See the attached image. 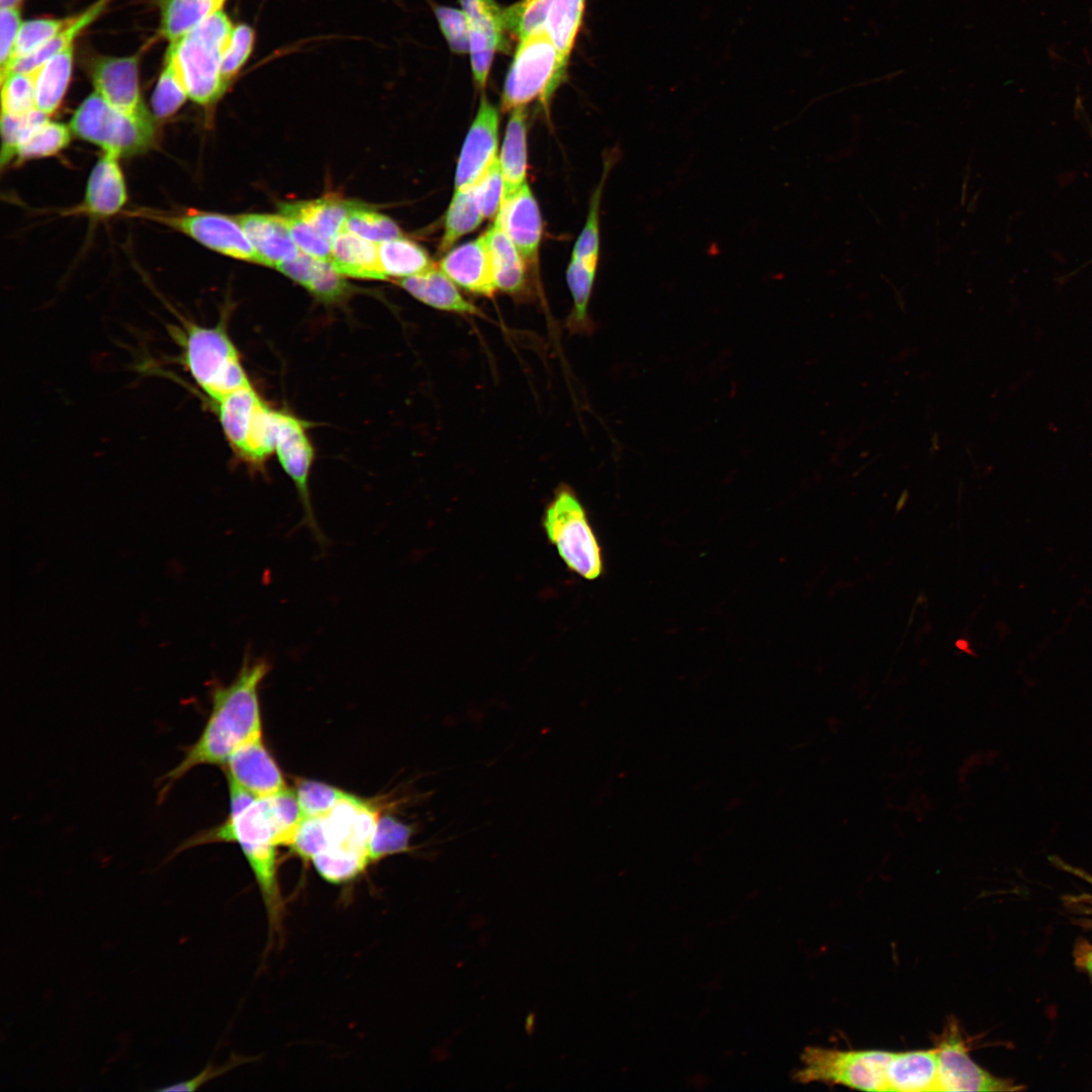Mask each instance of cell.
<instances>
[{
  "label": "cell",
  "mask_w": 1092,
  "mask_h": 1092,
  "mask_svg": "<svg viewBox=\"0 0 1092 1092\" xmlns=\"http://www.w3.org/2000/svg\"><path fill=\"white\" fill-rule=\"evenodd\" d=\"M271 668L265 657L246 651L235 678L228 685L215 681L210 689L211 709L197 740L187 746L180 762L158 782V801L200 765H225L231 755L262 735L259 691Z\"/></svg>",
  "instance_id": "1"
},
{
  "label": "cell",
  "mask_w": 1092,
  "mask_h": 1092,
  "mask_svg": "<svg viewBox=\"0 0 1092 1092\" xmlns=\"http://www.w3.org/2000/svg\"><path fill=\"white\" fill-rule=\"evenodd\" d=\"M230 811L223 822L183 841L170 855L207 843L234 842L240 845L257 881L270 931L278 932L283 917V900L278 883V845L283 834L270 798H257L228 779Z\"/></svg>",
  "instance_id": "2"
},
{
  "label": "cell",
  "mask_w": 1092,
  "mask_h": 1092,
  "mask_svg": "<svg viewBox=\"0 0 1092 1092\" xmlns=\"http://www.w3.org/2000/svg\"><path fill=\"white\" fill-rule=\"evenodd\" d=\"M178 340L183 364L211 402L250 385L239 354L220 326L184 324Z\"/></svg>",
  "instance_id": "3"
},
{
  "label": "cell",
  "mask_w": 1092,
  "mask_h": 1092,
  "mask_svg": "<svg viewBox=\"0 0 1092 1092\" xmlns=\"http://www.w3.org/2000/svg\"><path fill=\"white\" fill-rule=\"evenodd\" d=\"M234 27L222 9L176 40L189 99L199 105L214 104L229 88L221 66Z\"/></svg>",
  "instance_id": "4"
},
{
  "label": "cell",
  "mask_w": 1092,
  "mask_h": 1092,
  "mask_svg": "<svg viewBox=\"0 0 1092 1092\" xmlns=\"http://www.w3.org/2000/svg\"><path fill=\"white\" fill-rule=\"evenodd\" d=\"M567 64L568 59L545 30L519 40L504 83L503 110L511 111L533 101L546 104L564 80Z\"/></svg>",
  "instance_id": "5"
},
{
  "label": "cell",
  "mask_w": 1092,
  "mask_h": 1092,
  "mask_svg": "<svg viewBox=\"0 0 1092 1092\" xmlns=\"http://www.w3.org/2000/svg\"><path fill=\"white\" fill-rule=\"evenodd\" d=\"M156 121L153 114L124 113L93 92L75 110L69 125L75 136L122 158L145 153L154 146Z\"/></svg>",
  "instance_id": "6"
},
{
  "label": "cell",
  "mask_w": 1092,
  "mask_h": 1092,
  "mask_svg": "<svg viewBox=\"0 0 1092 1092\" xmlns=\"http://www.w3.org/2000/svg\"><path fill=\"white\" fill-rule=\"evenodd\" d=\"M543 528L566 566L585 579L603 572V556L587 514L575 492L561 485L543 515Z\"/></svg>",
  "instance_id": "7"
},
{
  "label": "cell",
  "mask_w": 1092,
  "mask_h": 1092,
  "mask_svg": "<svg viewBox=\"0 0 1092 1092\" xmlns=\"http://www.w3.org/2000/svg\"><path fill=\"white\" fill-rule=\"evenodd\" d=\"M893 1052L883 1050H838L807 1048L800 1082H819L862 1091H888L887 1072Z\"/></svg>",
  "instance_id": "8"
},
{
  "label": "cell",
  "mask_w": 1092,
  "mask_h": 1092,
  "mask_svg": "<svg viewBox=\"0 0 1092 1092\" xmlns=\"http://www.w3.org/2000/svg\"><path fill=\"white\" fill-rule=\"evenodd\" d=\"M211 403L235 451L251 464L264 462L276 445L275 412L262 401L251 384Z\"/></svg>",
  "instance_id": "9"
},
{
  "label": "cell",
  "mask_w": 1092,
  "mask_h": 1092,
  "mask_svg": "<svg viewBox=\"0 0 1092 1092\" xmlns=\"http://www.w3.org/2000/svg\"><path fill=\"white\" fill-rule=\"evenodd\" d=\"M134 214L184 234L222 255L260 262L255 248L236 217L194 208L179 211L145 208L134 210Z\"/></svg>",
  "instance_id": "10"
},
{
  "label": "cell",
  "mask_w": 1092,
  "mask_h": 1092,
  "mask_svg": "<svg viewBox=\"0 0 1092 1092\" xmlns=\"http://www.w3.org/2000/svg\"><path fill=\"white\" fill-rule=\"evenodd\" d=\"M939 1091H1015L1021 1089L976 1064L963 1038L958 1020L947 1019L936 1038Z\"/></svg>",
  "instance_id": "11"
},
{
  "label": "cell",
  "mask_w": 1092,
  "mask_h": 1092,
  "mask_svg": "<svg viewBox=\"0 0 1092 1092\" xmlns=\"http://www.w3.org/2000/svg\"><path fill=\"white\" fill-rule=\"evenodd\" d=\"M275 449L280 464L297 488L303 509L300 525L308 528L317 543L325 546L327 540L314 516L308 489L309 471L313 460L312 447L299 420L278 412H275Z\"/></svg>",
  "instance_id": "12"
},
{
  "label": "cell",
  "mask_w": 1092,
  "mask_h": 1092,
  "mask_svg": "<svg viewBox=\"0 0 1092 1092\" xmlns=\"http://www.w3.org/2000/svg\"><path fill=\"white\" fill-rule=\"evenodd\" d=\"M458 1L468 24L473 80L483 90L495 52L508 48L504 9L494 0Z\"/></svg>",
  "instance_id": "13"
},
{
  "label": "cell",
  "mask_w": 1092,
  "mask_h": 1092,
  "mask_svg": "<svg viewBox=\"0 0 1092 1092\" xmlns=\"http://www.w3.org/2000/svg\"><path fill=\"white\" fill-rule=\"evenodd\" d=\"M499 114L483 94L458 159L455 190L472 187L497 158Z\"/></svg>",
  "instance_id": "14"
},
{
  "label": "cell",
  "mask_w": 1092,
  "mask_h": 1092,
  "mask_svg": "<svg viewBox=\"0 0 1092 1092\" xmlns=\"http://www.w3.org/2000/svg\"><path fill=\"white\" fill-rule=\"evenodd\" d=\"M94 92L114 108L135 116L151 115L143 102L139 83V59L99 57L90 66Z\"/></svg>",
  "instance_id": "15"
},
{
  "label": "cell",
  "mask_w": 1092,
  "mask_h": 1092,
  "mask_svg": "<svg viewBox=\"0 0 1092 1092\" xmlns=\"http://www.w3.org/2000/svg\"><path fill=\"white\" fill-rule=\"evenodd\" d=\"M323 817L329 842L326 850L342 849L370 860L369 844L379 817L372 803L348 793Z\"/></svg>",
  "instance_id": "16"
},
{
  "label": "cell",
  "mask_w": 1092,
  "mask_h": 1092,
  "mask_svg": "<svg viewBox=\"0 0 1092 1092\" xmlns=\"http://www.w3.org/2000/svg\"><path fill=\"white\" fill-rule=\"evenodd\" d=\"M119 159L112 153L102 152L91 170L81 203L69 213L104 219L122 210L127 201V190Z\"/></svg>",
  "instance_id": "17"
},
{
  "label": "cell",
  "mask_w": 1092,
  "mask_h": 1092,
  "mask_svg": "<svg viewBox=\"0 0 1092 1092\" xmlns=\"http://www.w3.org/2000/svg\"><path fill=\"white\" fill-rule=\"evenodd\" d=\"M224 766L228 778L257 798L271 796L287 788L284 776L265 746L262 735L237 749Z\"/></svg>",
  "instance_id": "18"
},
{
  "label": "cell",
  "mask_w": 1092,
  "mask_h": 1092,
  "mask_svg": "<svg viewBox=\"0 0 1092 1092\" xmlns=\"http://www.w3.org/2000/svg\"><path fill=\"white\" fill-rule=\"evenodd\" d=\"M438 267L467 291L486 297H492L497 291L485 233L449 250Z\"/></svg>",
  "instance_id": "19"
},
{
  "label": "cell",
  "mask_w": 1092,
  "mask_h": 1092,
  "mask_svg": "<svg viewBox=\"0 0 1092 1092\" xmlns=\"http://www.w3.org/2000/svg\"><path fill=\"white\" fill-rule=\"evenodd\" d=\"M515 244L528 265H535L542 238L538 203L527 182L505 200L494 218Z\"/></svg>",
  "instance_id": "20"
},
{
  "label": "cell",
  "mask_w": 1092,
  "mask_h": 1092,
  "mask_svg": "<svg viewBox=\"0 0 1092 1092\" xmlns=\"http://www.w3.org/2000/svg\"><path fill=\"white\" fill-rule=\"evenodd\" d=\"M236 218L255 248L259 264L276 268L300 253L282 214L247 213Z\"/></svg>",
  "instance_id": "21"
},
{
  "label": "cell",
  "mask_w": 1092,
  "mask_h": 1092,
  "mask_svg": "<svg viewBox=\"0 0 1092 1092\" xmlns=\"http://www.w3.org/2000/svg\"><path fill=\"white\" fill-rule=\"evenodd\" d=\"M398 284L416 299L447 312L482 316L480 309L466 300L456 284L439 268L398 280Z\"/></svg>",
  "instance_id": "22"
},
{
  "label": "cell",
  "mask_w": 1092,
  "mask_h": 1092,
  "mask_svg": "<svg viewBox=\"0 0 1092 1092\" xmlns=\"http://www.w3.org/2000/svg\"><path fill=\"white\" fill-rule=\"evenodd\" d=\"M887 1083L888 1091H939L936 1048L893 1052Z\"/></svg>",
  "instance_id": "23"
},
{
  "label": "cell",
  "mask_w": 1092,
  "mask_h": 1092,
  "mask_svg": "<svg viewBox=\"0 0 1092 1092\" xmlns=\"http://www.w3.org/2000/svg\"><path fill=\"white\" fill-rule=\"evenodd\" d=\"M281 273L304 286L320 299L335 301L343 298L348 284L331 261L321 260L300 252L293 259L276 267Z\"/></svg>",
  "instance_id": "24"
},
{
  "label": "cell",
  "mask_w": 1092,
  "mask_h": 1092,
  "mask_svg": "<svg viewBox=\"0 0 1092 1092\" xmlns=\"http://www.w3.org/2000/svg\"><path fill=\"white\" fill-rule=\"evenodd\" d=\"M485 236L497 291L515 296L524 294L529 282L527 262L497 221L494 220Z\"/></svg>",
  "instance_id": "25"
},
{
  "label": "cell",
  "mask_w": 1092,
  "mask_h": 1092,
  "mask_svg": "<svg viewBox=\"0 0 1092 1092\" xmlns=\"http://www.w3.org/2000/svg\"><path fill=\"white\" fill-rule=\"evenodd\" d=\"M330 261L343 276L386 279L380 263L378 244L345 230L332 243Z\"/></svg>",
  "instance_id": "26"
},
{
  "label": "cell",
  "mask_w": 1092,
  "mask_h": 1092,
  "mask_svg": "<svg viewBox=\"0 0 1092 1092\" xmlns=\"http://www.w3.org/2000/svg\"><path fill=\"white\" fill-rule=\"evenodd\" d=\"M498 161L504 179L505 201L526 183L527 122L525 106L511 110Z\"/></svg>",
  "instance_id": "27"
},
{
  "label": "cell",
  "mask_w": 1092,
  "mask_h": 1092,
  "mask_svg": "<svg viewBox=\"0 0 1092 1092\" xmlns=\"http://www.w3.org/2000/svg\"><path fill=\"white\" fill-rule=\"evenodd\" d=\"M356 203L326 197L295 203H282V215L296 217L314 228L331 243L343 231L348 214Z\"/></svg>",
  "instance_id": "28"
},
{
  "label": "cell",
  "mask_w": 1092,
  "mask_h": 1092,
  "mask_svg": "<svg viewBox=\"0 0 1092 1092\" xmlns=\"http://www.w3.org/2000/svg\"><path fill=\"white\" fill-rule=\"evenodd\" d=\"M228 0H161V33L176 41L211 15L222 10Z\"/></svg>",
  "instance_id": "29"
},
{
  "label": "cell",
  "mask_w": 1092,
  "mask_h": 1092,
  "mask_svg": "<svg viewBox=\"0 0 1092 1092\" xmlns=\"http://www.w3.org/2000/svg\"><path fill=\"white\" fill-rule=\"evenodd\" d=\"M74 47L65 49L39 66L36 77V108L51 116L61 105L69 87Z\"/></svg>",
  "instance_id": "30"
},
{
  "label": "cell",
  "mask_w": 1092,
  "mask_h": 1092,
  "mask_svg": "<svg viewBox=\"0 0 1092 1092\" xmlns=\"http://www.w3.org/2000/svg\"><path fill=\"white\" fill-rule=\"evenodd\" d=\"M189 98L187 85L178 56L177 42H169L164 67L159 76L151 105L153 115L162 120L174 115Z\"/></svg>",
  "instance_id": "31"
},
{
  "label": "cell",
  "mask_w": 1092,
  "mask_h": 1092,
  "mask_svg": "<svg viewBox=\"0 0 1092 1092\" xmlns=\"http://www.w3.org/2000/svg\"><path fill=\"white\" fill-rule=\"evenodd\" d=\"M111 1L112 0H96L79 14L70 16L68 23L54 38L32 55L15 62L10 73L13 71L27 72L34 70L53 55L70 47H74L76 38L103 13Z\"/></svg>",
  "instance_id": "32"
},
{
  "label": "cell",
  "mask_w": 1092,
  "mask_h": 1092,
  "mask_svg": "<svg viewBox=\"0 0 1092 1092\" xmlns=\"http://www.w3.org/2000/svg\"><path fill=\"white\" fill-rule=\"evenodd\" d=\"M586 0H552L544 30L557 50L569 60L580 31Z\"/></svg>",
  "instance_id": "33"
},
{
  "label": "cell",
  "mask_w": 1092,
  "mask_h": 1092,
  "mask_svg": "<svg viewBox=\"0 0 1092 1092\" xmlns=\"http://www.w3.org/2000/svg\"><path fill=\"white\" fill-rule=\"evenodd\" d=\"M378 251L386 278L414 276L434 266L423 247L403 237L378 244Z\"/></svg>",
  "instance_id": "34"
},
{
  "label": "cell",
  "mask_w": 1092,
  "mask_h": 1092,
  "mask_svg": "<svg viewBox=\"0 0 1092 1092\" xmlns=\"http://www.w3.org/2000/svg\"><path fill=\"white\" fill-rule=\"evenodd\" d=\"M483 219L474 187L454 190L445 215L440 252L447 253L460 238L476 230Z\"/></svg>",
  "instance_id": "35"
},
{
  "label": "cell",
  "mask_w": 1092,
  "mask_h": 1092,
  "mask_svg": "<svg viewBox=\"0 0 1092 1092\" xmlns=\"http://www.w3.org/2000/svg\"><path fill=\"white\" fill-rule=\"evenodd\" d=\"M72 135L70 125L47 117L38 122L19 144L14 162L22 163L55 156L69 146Z\"/></svg>",
  "instance_id": "36"
},
{
  "label": "cell",
  "mask_w": 1092,
  "mask_h": 1092,
  "mask_svg": "<svg viewBox=\"0 0 1092 1092\" xmlns=\"http://www.w3.org/2000/svg\"><path fill=\"white\" fill-rule=\"evenodd\" d=\"M599 263L571 258L566 280L572 295L573 309L567 326L573 332H590L593 324L587 308Z\"/></svg>",
  "instance_id": "37"
},
{
  "label": "cell",
  "mask_w": 1092,
  "mask_h": 1092,
  "mask_svg": "<svg viewBox=\"0 0 1092 1092\" xmlns=\"http://www.w3.org/2000/svg\"><path fill=\"white\" fill-rule=\"evenodd\" d=\"M618 156L619 152L616 149L605 154L601 180L592 194L585 223L574 244L571 256L573 259L594 262L600 260V209L603 191Z\"/></svg>",
  "instance_id": "38"
},
{
  "label": "cell",
  "mask_w": 1092,
  "mask_h": 1092,
  "mask_svg": "<svg viewBox=\"0 0 1092 1092\" xmlns=\"http://www.w3.org/2000/svg\"><path fill=\"white\" fill-rule=\"evenodd\" d=\"M413 835L412 824H406L390 814L379 815L369 844L371 863L392 854L413 851Z\"/></svg>",
  "instance_id": "39"
},
{
  "label": "cell",
  "mask_w": 1092,
  "mask_h": 1092,
  "mask_svg": "<svg viewBox=\"0 0 1092 1092\" xmlns=\"http://www.w3.org/2000/svg\"><path fill=\"white\" fill-rule=\"evenodd\" d=\"M39 67L9 73L1 83V113L25 115L36 108V77Z\"/></svg>",
  "instance_id": "40"
},
{
  "label": "cell",
  "mask_w": 1092,
  "mask_h": 1092,
  "mask_svg": "<svg viewBox=\"0 0 1092 1092\" xmlns=\"http://www.w3.org/2000/svg\"><path fill=\"white\" fill-rule=\"evenodd\" d=\"M311 862L325 881L336 885L353 881L371 863L366 856L342 849H328Z\"/></svg>",
  "instance_id": "41"
},
{
  "label": "cell",
  "mask_w": 1092,
  "mask_h": 1092,
  "mask_svg": "<svg viewBox=\"0 0 1092 1092\" xmlns=\"http://www.w3.org/2000/svg\"><path fill=\"white\" fill-rule=\"evenodd\" d=\"M343 230L375 244L402 237L399 226L390 217L358 205L348 214Z\"/></svg>",
  "instance_id": "42"
},
{
  "label": "cell",
  "mask_w": 1092,
  "mask_h": 1092,
  "mask_svg": "<svg viewBox=\"0 0 1092 1092\" xmlns=\"http://www.w3.org/2000/svg\"><path fill=\"white\" fill-rule=\"evenodd\" d=\"M294 792L303 817L325 816L348 794L332 785L307 779H296Z\"/></svg>",
  "instance_id": "43"
},
{
  "label": "cell",
  "mask_w": 1092,
  "mask_h": 1092,
  "mask_svg": "<svg viewBox=\"0 0 1092 1092\" xmlns=\"http://www.w3.org/2000/svg\"><path fill=\"white\" fill-rule=\"evenodd\" d=\"M68 20L69 17H49L34 18L22 22L16 41L12 66L15 62L27 58L48 43L64 28L68 23Z\"/></svg>",
  "instance_id": "44"
},
{
  "label": "cell",
  "mask_w": 1092,
  "mask_h": 1092,
  "mask_svg": "<svg viewBox=\"0 0 1092 1092\" xmlns=\"http://www.w3.org/2000/svg\"><path fill=\"white\" fill-rule=\"evenodd\" d=\"M255 42L256 32L251 25L235 24L232 40L221 66V77L228 87L249 61Z\"/></svg>",
  "instance_id": "45"
},
{
  "label": "cell",
  "mask_w": 1092,
  "mask_h": 1092,
  "mask_svg": "<svg viewBox=\"0 0 1092 1092\" xmlns=\"http://www.w3.org/2000/svg\"><path fill=\"white\" fill-rule=\"evenodd\" d=\"M50 117L38 110L25 115L1 113V165L14 161L16 149L27 133L41 120Z\"/></svg>",
  "instance_id": "46"
},
{
  "label": "cell",
  "mask_w": 1092,
  "mask_h": 1092,
  "mask_svg": "<svg viewBox=\"0 0 1092 1092\" xmlns=\"http://www.w3.org/2000/svg\"><path fill=\"white\" fill-rule=\"evenodd\" d=\"M324 817H303L290 844L291 850L304 861H311L328 848Z\"/></svg>",
  "instance_id": "47"
},
{
  "label": "cell",
  "mask_w": 1092,
  "mask_h": 1092,
  "mask_svg": "<svg viewBox=\"0 0 1092 1092\" xmlns=\"http://www.w3.org/2000/svg\"><path fill=\"white\" fill-rule=\"evenodd\" d=\"M473 187L484 218H495L502 207L505 191L498 158Z\"/></svg>",
  "instance_id": "48"
},
{
  "label": "cell",
  "mask_w": 1092,
  "mask_h": 1092,
  "mask_svg": "<svg viewBox=\"0 0 1092 1092\" xmlns=\"http://www.w3.org/2000/svg\"><path fill=\"white\" fill-rule=\"evenodd\" d=\"M433 10L451 52L469 53V30L464 12L442 5H434Z\"/></svg>",
  "instance_id": "49"
},
{
  "label": "cell",
  "mask_w": 1092,
  "mask_h": 1092,
  "mask_svg": "<svg viewBox=\"0 0 1092 1092\" xmlns=\"http://www.w3.org/2000/svg\"><path fill=\"white\" fill-rule=\"evenodd\" d=\"M283 216L299 252L321 260L330 261L332 243L328 239L306 222L296 217Z\"/></svg>",
  "instance_id": "50"
},
{
  "label": "cell",
  "mask_w": 1092,
  "mask_h": 1092,
  "mask_svg": "<svg viewBox=\"0 0 1092 1092\" xmlns=\"http://www.w3.org/2000/svg\"><path fill=\"white\" fill-rule=\"evenodd\" d=\"M21 24L20 8H0V81L11 71Z\"/></svg>",
  "instance_id": "51"
},
{
  "label": "cell",
  "mask_w": 1092,
  "mask_h": 1092,
  "mask_svg": "<svg viewBox=\"0 0 1092 1092\" xmlns=\"http://www.w3.org/2000/svg\"><path fill=\"white\" fill-rule=\"evenodd\" d=\"M243 1060H244L243 1058L238 1057L236 1055H233L231 1057V1059L225 1064H223L221 1066L214 1067L211 1063H209L199 1074H197L193 1078H191V1079H189L187 1081L174 1083V1084L166 1086L164 1088H159V1089H157V1091H163V1092L187 1091V1092H191V1091L197 1090L199 1087H201L202 1085H204L208 1081H210V1080H212V1079H214L216 1077H219L222 1074L230 1071L231 1069L243 1064L244 1063Z\"/></svg>",
  "instance_id": "52"
},
{
  "label": "cell",
  "mask_w": 1092,
  "mask_h": 1092,
  "mask_svg": "<svg viewBox=\"0 0 1092 1092\" xmlns=\"http://www.w3.org/2000/svg\"><path fill=\"white\" fill-rule=\"evenodd\" d=\"M1075 962L1079 968L1092 977V944L1082 942L1075 952Z\"/></svg>",
  "instance_id": "53"
},
{
  "label": "cell",
  "mask_w": 1092,
  "mask_h": 1092,
  "mask_svg": "<svg viewBox=\"0 0 1092 1092\" xmlns=\"http://www.w3.org/2000/svg\"><path fill=\"white\" fill-rule=\"evenodd\" d=\"M23 0H0V8H20Z\"/></svg>",
  "instance_id": "54"
}]
</instances>
